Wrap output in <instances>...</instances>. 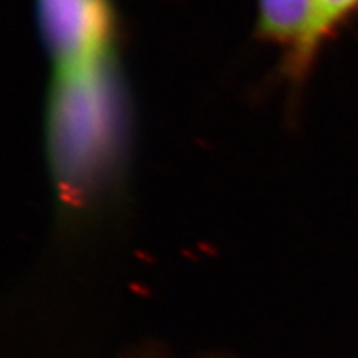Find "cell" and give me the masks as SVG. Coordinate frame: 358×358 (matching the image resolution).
I'll list each match as a JSON object with an SVG mask.
<instances>
[{
	"label": "cell",
	"instance_id": "obj_3",
	"mask_svg": "<svg viewBox=\"0 0 358 358\" xmlns=\"http://www.w3.org/2000/svg\"><path fill=\"white\" fill-rule=\"evenodd\" d=\"M312 20V0H259V34L268 42L289 47L292 71L301 62Z\"/></svg>",
	"mask_w": 358,
	"mask_h": 358
},
{
	"label": "cell",
	"instance_id": "obj_4",
	"mask_svg": "<svg viewBox=\"0 0 358 358\" xmlns=\"http://www.w3.org/2000/svg\"><path fill=\"white\" fill-rule=\"evenodd\" d=\"M313 2V20L310 35H308L307 45L299 62L295 73L302 75L310 64V60L319 50L320 43L329 37L330 34L342 25L348 17L358 10V0H312Z\"/></svg>",
	"mask_w": 358,
	"mask_h": 358
},
{
	"label": "cell",
	"instance_id": "obj_2",
	"mask_svg": "<svg viewBox=\"0 0 358 358\" xmlns=\"http://www.w3.org/2000/svg\"><path fill=\"white\" fill-rule=\"evenodd\" d=\"M40 29L55 75L93 69L111 58L115 12L110 0H37Z\"/></svg>",
	"mask_w": 358,
	"mask_h": 358
},
{
	"label": "cell",
	"instance_id": "obj_1",
	"mask_svg": "<svg viewBox=\"0 0 358 358\" xmlns=\"http://www.w3.org/2000/svg\"><path fill=\"white\" fill-rule=\"evenodd\" d=\"M111 58L93 69L55 75L48 115L52 161L65 191L78 192L105 163L115 138Z\"/></svg>",
	"mask_w": 358,
	"mask_h": 358
}]
</instances>
